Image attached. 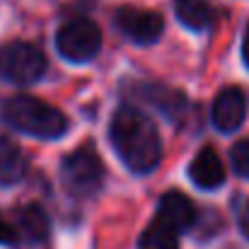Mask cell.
<instances>
[{
    "instance_id": "3957f363",
    "label": "cell",
    "mask_w": 249,
    "mask_h": 249,
    "mask_svg": "<svg viewBox=\"0 0 249 249\" xmlns=\"http://www.w3.org/2000/svg\"><path fill=\"white\" fill-rule=\"evenodd\" d=\"M46 73V56L27 41H10L0 46V78L15 85H32Z\"/></svg>"
},
{
    "instance_id": "2e32d148",
    "label": "cell",
    "mask_w": 249,
    "mask_h": 249,
    "mask_svg": "<svg viewBox=\"0 0 249 249\" xmlns=\"http://www.w3.org/2000/svg\"><path fill=\"white\" fill-rule=\"evenodd\" d=\"M19 242V235H17V228H12L2 215H0V245L2 247H12Z\"/></svg>"
},
{
    "instance_id": "5b68a950",
    "label": "cell",
    "mask_w": 249,
    "mask_h": 249,
    "mask_svg": "<svg viewBox=\"0 0 249 249\" xmlns=\"http://www.w3.org/2000/svg\"><path fill=\"white\" fill-rule=\"evenodd\" d=\"M56 49L71 63H87L102 49V32L92 19H85V17L71 19L58 29Z\"/></svg>"
},
{
    "instance_id": "52a82bcc",
    "label": "cell",
    "mask_w": 249,
    "mask_h": 249,
    "mask_svg": "<svg viewBox=\"0 0 249 249\" xmlns=\"http://www.w3.org/2000/svg\"><path fill=\"white\" fill-rule=\"evenodd\" d=\"M245 116H247V99L240 87H225L223 92H218L213 102V111H211V121L218 131L223 133L237 131Z\"/></svg>"
},
{
    "instance_id": "ba28073f",
    "label": "cell",
    "mask_w": 249,
    "mask_h": 249,
    "mask_svg": "<svg viewBox=\"0 0 249 249\" xmlns=\"http://www.w3.org/2000/svg\"><path fill=\"white\" fill-rule=\"evenodd\" d=\"M158 220L177 232H186L196 223V208L181 191H167L158 203Z\"/></svg>"
},
{
    "instance_id": "30bf717a",
    "label": "cell",
    "mask_w": 249,
    "mask_h": 249,
    "mask_svg": "<svg viewBox=\"0 0 249 249\" xmlns=\"http://www.w3.org/2000/svg\"><path fill=\"white\" fill-rule=\"evenodd\" d=\"M17 230L27 245L44 242L49 237V230H51L46 211L39 203H27V206L17 208Z\"/></svg>"
},
{
    "instance_id": "7c38bea8",
    "label": "cell",
    "mask_w": 249,
    "mask_h": 249,
    "mask_svg": "<svg viewBox=\"0 0 249 249\" xmlns=\"http://www.w3.org/2000/svg\"><path fill=\"white\" fill-rule=\"evenodd\" d=\"M24 172H27V162L19 145L2 138L0 141V184L2 186L17 184L24 177Z\"/></svg>"
},
{
    "instance_id": "9a60e30c",
    "label": "cell",
    "mask_w": 249,
    "mask_h": 249,
    "mask_svg": "<svg viewBox=\"0 0 249 249\" xmlns=\"http://www.w3.org/2000/svg\"><path fill=\"white\" fill-rule=\"evenodd\" d=\"M230 158H232V167H235V172H237L240 177L249 179V138L232 145Z\"/></svg>"
},
{
    "instance_id": "5bb4252c",
    "label": "cell",
    "mask_w": 249,
    "mask_h": 249,
    "mask_svg": "<svg viewBox=\"0 0 249 249\" xmlns=\"http://www.w3.org/2000/svg\"><path fill=\"white\" fill-rule=\"evenodd\" d=\"M145 97H148L155 107H160L165 114H169L172 119H174L177 114H181V109H184V94H181V92H177V89L150 87V89L145 92Z\"/></svg>"
},
{
    "instance_id": "4fadbf2b",
    "label": "cell",
    "mask_w": 249,
    "mask_h": 249,
    "mask_svg": "<svg viewBox=\"0 0 249 249\" xmlns=\"http://www.w3.org/2000/svg\"><path fill=\"white\" fill-rule=\"evenodd\" d=\"M177 235L179 232L165 225L162 220H155L143 230V235L138 240V249H179Z\"/></svg>"
},
{
    "instance_id": "277c9868",
    "label": "cell",
    "mask_w": 249,
    "mask_h": 249,
    "mask_svg": "<svg viewBox=\"0 0 249 249\" xmlns=\"http://www.w3.org/2000/svg\"><path fill=\"white\" fill-rule=\"evenodd\" d=\"M61 179L73 196H92L104 184V165L99 155L89 145H85L63 158Z\"/></svg>"
},
{
    "instance_id": "9c48e42d",
    "label": "cell",
    "mask_w": 249,
    "mask_h": 249,
    "mask_svg": "<svg viewBox=\"0 0 249 249\" xmlns=\"http://www.w3.org/2000/svg\"><path fill=\"white\" fill-rule=\"evenodd\" d=\"M189 177H191V181H194L198 189L213 191V189H218V186L225 181L223 160L218 158V153H215L213 148H203V150H198V155L191 160Z\"/></svg>"
},
{
    "instance_id": "e0dca14e",
    "label": "cell",
    "mask_w": 249,
    "mask_h": 249,
    "mask_svg": "<svg viewBox=\"0 0 249 249\" xmlns=\"http://www.w3.org/2000/svg\"><path fill=\"white\" fill-rule=\"evenodd\" d=\"M237 220H240V230H242V235L249 240V201H245V203H242Z\"/></svg>"
},
{
    "instance_id": "7a4b0ae2",
    "label": "cell",
    "mask_w": 249,
    "mask_h": 249,
    "mask_svg": "<svg viewBox=\"0 0 249 249\" xmlns=\"http://www.w3.org/2000/svg\"><path fill=\"white\" fill-rule=\"evenodd\" d=\"M5 119L15 131L41 141L61 138L68 131V119L63 111L29 94H15L5 104Z\"/></svg>"
},
{
    "instance_id": "ac0fdd59",
    "label": "cell",
    "mask_w": 249,
    "mask_h": 249,
    "mask_svg": "<svg viewBox=\"0 0 249 249\" xmlns=\"http://www.w3.org/2000/svg\"><path fill=\"white\" fill-rule=\"evenodd\" d=\"M242 58H245V63H247V68H249V24H247V29H245V39H242Z\"/></svg>"
},
{
    "instance_id": "8fae6325",
    "label": "cell",
    "mask_w": 249,
    "mask_h": 249,
    "mask_svg": "<svg viewBox=\"0 0 249 249\" xmlns=\"http://www.w3.org/2000/svg\"><path fill=\"white\" fill-rule=\"evenodd\" d=\"M177 19L194 32H203L213 24V7L208 0H174Z\"/></svg>"
},
{
    "instance_id": "6da1fadb",
    "label": "cell",
    "mask_w": 249,
    "mask_h": 249,
    "mask_svg": "<svg viewBox=\"0 0 249 249\" xmlns=\"http://www.w3.org/2000/svg\"><path fill=\"white\" fill-rule=\"evenodd\" d=\"M111 145L133 174H148L162 160V141L150 116L136 107H119L109 126Z\"/></svg>"
},
{
    "instance_id": "8992f818",
    "label": "cell",
    "mask_w": 249,
    "mask_h": 249,
    "mask_svg": "<svg viewBox=\"0 0 249 249\" xmlns=\"http://www.w3.org/2000/svg\"><path fill=\"white\" fill-rule=\"evenodd\" d=\"M116 27L136 44H155L162 36L165 22L162 15L153 12V10H143V7H133V5H124L116 10Z\"/></svg>"
}]
</instances>
